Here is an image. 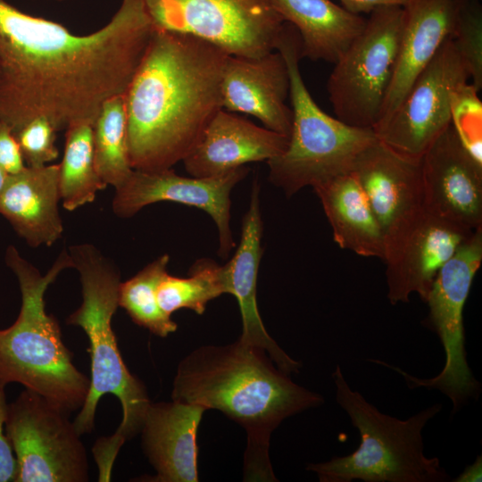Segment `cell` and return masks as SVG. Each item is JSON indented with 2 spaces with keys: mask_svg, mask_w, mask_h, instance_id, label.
Instances as JSON below:
<instances>
[{
  "mask_svg": "<svg viewBox=\"0 0 482 482\" xmlns=\"http://www.w3.org/2000/svg\"><path fill=\"white\" fill-rule=\"evenodd\" d=\"M69 253L73 268L79 274L82 302L66 323L85 331L91 362L88 394L73 423L81 436L90 433L101 397L111 394L120 401L122 408L120 425L112 436L99 438L92 450L98 467V480L110 481L120 449L140 433L152 402L145 386L127 368L112 327L119 307L120 270L91 244L72 245Z\"/></svg>",
  "mask_w": 482,
  "mask_h": 482,
  "instance_id": "4",
  "label": "cell"
},
{
  "mask_svg": "<svg viewBox=\"0 0 482 482\" xmlns=\"http://www.w3.org/2000/svg\"><path fill=\"white\" fill-rule=\"evenodd\" d=\"M46 1L62 2V1H66V0H46Z\"/></svg>",
  "mask_w": 482,
  "mask_h": 482,
  "instance_id": "37",
  "label": "cell"
},
{
  "mask_svg": "<svg viewBox=\"0 0 482 482\" xmlns=\"http://www.w3.org/2000/svg\"><path fill=\"white\" fill-rule=\"evenodd\" d=\"M249 172L242 166L206 178L183 177L172 169L153 171L134 170L115 188L112 209L120 218H129L151 204L170 201L204 210L214 220L219 235L218 253L227 258L235 246L230 230V193Z\"/></svg>",
  "mask_w": 482,
  "mask_h": 482,
  "instance_id": "14",
  "label": "cell"
},
{
  "mask_svg": "<svg viewBox=\"0 0 482 482\" xmlns=\"http://www.w3.org/2000/svg\"><path fill=\"white\" fill-rule=\"evenodd\" d=\"M266 351L240 342L206 345L179 364L171 399L216 409L247 433L245 478L275 481L269 459L271 432L287 418L324 403L295 383Z\"/></svg>",
  "mask_w": 482,
  "mask_h": 482,
  "instance_id": "3",
  "label": "cell"
},
{
  "mask_svg": "<svg viewBox=\"0 0 482 482\" xmlns=\"http://www.w3.org/2000/svg\"><path fill=\"white\" fill-rule=\"evenodd\" d=\"M157 29L198 37L231 56L276 50L286 24L272 0H144Z\"/></svg>",
  "mask_w": 482,
  "mask_h": 482,
  "instance_id": "10",
  "label": "cell"
},
{
  "mask_svg": "<svg viewBox=\"0 0 482 482\" xmlns=\"http://www.w3.org/2000/svg\"><path fill=\"white\" fill-rule=\"evenodd\" d=\"M4 388L5 386L0 384V482H15L17 461L5 433L8 403Z\"/></svg>",
  "mask_w": 482,
  "mask_h": 482,
  "instance_id": "32",
  "label": "cell"
},
{
  "mask_svg": "<svg viewBox=\"0 0 482 482\" xmlns=\"http://www.w3.org/2000/svg\"><path fill=\"white\" fill-rule=\"evenodd\" d=\"M341 6L347 12L361 15L370 13L377 8L384 6H403L408 0H339Z\"/></svg>",
  "mask_w": 482,
  "mask_h": 482,
  "instance_id": "34",
  "label": "cell"
},
{
  "mask_svg": "<svg viewBox=\"0 0 482 482\" xmlns=\"http://www.w3.org/2000/svg\"><path fill=\"white\" fill-rule=\"evenodd\" d=\"M168 254L159 256L124 282L119 288V307L123 308L133 322L151 333L165 337L178 328L170 316L160 307L157 287L168 272Z\"/></svg>",
  "mask_w": 482,
  "mask_h": 482,
  "instance_id": "28",
  "label": "cell"
},
{
  "mask_svg": "<svg viewBox=\"0 0 482 482\" xmlns=\"http://www.w3.org/2000/svg\"><path fill=\"white\" fill-rule=\"evenodd\" d=\"M4 262L17 278L21 306L15 321L0 329V384L19 383L71 413L85 403L90 379L73 364L44 298L58 275L73 268L71 254L62 250L46 274L12 245L6 248Z\"/></svg>",
  "mask_w": 482,
  "mask_h": 482,
  "instance_id": "5",
  "label": "cell"
},
{
  "mask_svg": "<svg viewBox=\"0 0 482 482\" xmlns=\"http://www.w3.org/2000/svg\"><path fill=\"white\" fill-rule=\"evenodd\" d=\"M69 412L25 388L8 404L5 433L17 461L15 482H87L88 461Z\"/></svg>",
  "mask_w": 482,
  "mask_h": 482,
  "instance_id": "11",
  "label": "cell"
},
{
  "mask_svg": "<svg viewBox=\"0 0 482 482\" xmlns=\"http://www.w3.org/2000/svg\"><path fill=\"white\" fill-rule=\"evenodd\" d=\"M464 59L471 83L482 88V4L481 0H460L452 37Z\"/></svg>",
  "mask_w": 482,
  "mask_h": 482,
  "instance_id": "30",
  "label": "cell"
},
{
  "mask_svg": "<svg viewBox=\"0 0 482 482\" xmlns=\"http://www.w3.org/2000/svg\"><path fill=\"white\" fill-rule=\"evenodd\" d=\"M59 201V164L26 166L7 176L0 194V214L30 247L51 246L63 233Z\"/></svg>",
  "mask_w": 482,
  "mask_h": 482,
  "instance_id": "22",
  "label": "cell"
},
{
  "mask_svg": "<svg viewBox=\"0 0 482 482\" xmlns=\"http://www.w3.org/2000/svg\"><path fill=\"white\" fill-rule=\"evenodd\" d=\"M155 29L144 0H121L83 36L0 0V122L13 134L38 117L57 131L94 126L103 104L125 94Z\"/></svg>",
  "mask_w": 482,
  "mask_h": 482,
  "instance_id": "1",
  "label": "cell"
},
{
  "mask_svg": "<svg viewBox=\"0 0 482 482\" xmlns=\"http://www.w3.org/2000/svg\"><path fill=\"white\" fill-rule=\"evenodd\" d=\"M0 168L7 174L13 175L26 168L20 145L12 129L0 122Z\"/></svg>",
  "mask_w": 482,
  "mask_h": 482,
  "instance_id": "33",
  "label": "cell"
},
{
  "mask_svg": "<svg viewBox=\"0 0 482 482\" xmlns=\"http://www.w3.org/2000/svg\"><path fill=\"white\" fill-rule=\"evenodd\" d=\"M351 172L379 224L386 262L425 209L420 159L403 155L377 139L359 154Z\"/></svg>",
  "mask_w": 482,
  "mask_h": 482,
  "instance_id": "13",
  "label": "cell"
},
{
  "mask_svg": "<svg viewBox=\"0 0 482 482\" xmlns=\"http://www.w3.org/2000/svg\"><path fill=\"white\" fill-rule=\"evenodd\" d=\"M289 91L288 68L278 51L255 58L228 56L220 80L222 109L252 115L263 127L289 137Z\"/></svg>",
  "mask_w": 482,
  "mask_h": 482,
  "instance_id": "16",
  "label": "cell"
},
{
  "mask_svg": "<svg viewBox=\"0 0 482 482\" xmlns=\"http://www.w3.org/2000/svg\"><path fill=\"white\" fill-rule=\"evenodd\" d=\"M229 54L191 35L155 29L125 94L133 170L171 169L221 106Z\"/></svg>",
  "mask_w": 482,
  "mask_h": 482,
  "instance_id": "2",
  "label": "cell"
},
{
  "mask_svg": "<svg viewBox=\"0 0 482 482\" xmlns=\"http://www.w3.org/2000/svg\"><path fill=\"white\" fill-rule=\"evenodd\" d=\"M276 50L288 68L293 123L286 150L267 164L269 180L290 197L350 172L359 154L378 138L373 129L347 125L319 107L303 79L301 38L290 23L286 22Z\"/></svg>",
  "mask_w": 482,
  "mask_h": 482,
  "instance_id": "7",
  "label": "cell"
},
{
  "mask_svg": "<svg viewBox=\"0 0 482 482\" xmlns=\"http://www.w3.org/2000/svg\"><path fill=\"white\" fill-rule=\"evenodd\" d=\"M424 208L470 229L482 228V164L450 125L420 158Z\"/></svg>",
  "mask_w": 482,
  "mask_h": 482,
  "instance_id": "15",
  "label": "cell"
},
{
  "mask_svg": "<svg viewBox=\"0 0 482 482\" xmlns=\"http://www.w3.org/2000/svg\"><path fill=\"white\" fill-rule=\"evenodd\" d=\"M205 411L171 400L151 403L140 430L142 448L156 475L149 481L196 482V435Z\"/></svg>",
  "mask_w": 482,
  "mask_h": 482,
  "instance_id": "19",
  "label": "cell"
},
{
  "mask_svg": "<svg viewBox=\"0 0 482 482\" xmlns=\"http://www.w3.org/2000/svg\"><path fill=\"white\" fill-rule=\"evenodd\" d=\"M470 79L468 66L452 37L416 78L392 114L373 129L394 151L420 159L450 125V92Z\"/></svg>",
  "mask_w": 482,
  "mask_h": 482,
  "instance_id": "12",
  "label": "cell"
},
{
  "mask_svg": "<svg viewBox=\"0 0 482 482\" xmlns=\"http://www.w3.org/2000/svg\"><path fill=\"white\" fill-rule=\"evenodd\" d=\"M260 187L253 181L251 201L242 219L241 237L234 256L225 264L230 294L239 305L242 332L239 341L259 347L268 353L273 362L285 373H298L302 364L282 350L270 337L261 319L256 299L257 275L262 247V220L260 212Z\"/></svg>",
  "mask_w": 482,
  "mask_h": 482,
  "instance_id": "21",
  "label": "cell"
},
{
  "mask_svg": "<svg viewBox=\"0 0 482 482\" xmlns=\"http://www.w3.org/2000/svg\"><path fill=\"white\" fill-rule=\"evenodd\" d=\"M481 262L482 228H478L441 267L428 295V322L437 334L445 351L442 370L433 378H420L394 367L409 388L436 389L445 395L453 403V413L480 394V383L467 361L463 310Z\"/></svg>",
  "mask_w": 482,
  "mask_h": 482,
  "instance_id": "9",
  "label": "cell"
},
{
  "mask_svg": "<svg viewBox=\"0 0 482 482\" xmlns=\"http://www.w3.org/2000/svg\"><path fill=\"white\" fill-rule=\"evenodd\" d=\"M230 291L226 265L202 259L193 264L187 278L166 272L157 287V300L161 309L170 316L179 309L203 314L211 300Z\"/></svg>",
  "mask_w": 482,
  "mask_h": 482,
  "instance_id": "27",
  "label": "cell"
},
{
  "mask_svg": "<svg viewBox=\"0 0 482 482\" xmlns=\"http://www.w3.org/2000/svg\"><path fill=\"white\" fill-rule=\"evenodd\" d=\"M473 232L424 209L398 249L385 262L390 303H408L413 293L426 302L441 267Z\"/></svg>",
  "mask_w": 482,
  "mask_h": 482,
  "instance_id": "17",
  "label": "cell"
},
{
  "mask_svg": "<svg viewBox=\"0 0 482 482\" xmlns=\"http://www.w3.org/2000/svg\"><path fill=\"white\" fill-rule=\"evenodd\" d=\"M482 456L478 455L472 464L468 465L453 482H476L482 479Z\"/></svg>",
  "mask_w": 482,
  "mask_h": 482,
  "instance_id": "35",
  "label": "cell"
},
{
  "mask_svg": "<svg viewBox=\"0 0 482 482\" xmlns=\"http://www.w3.org/2000/svg\"><path fill=\"white\" fill-rule=\"evenodd\" d=\"M312 188L339 247L384 260L386 249L379 224L353 173L333 177Z\"/></svg>",
  "mask_w": 482,
  "mask_h": 482,
  "instance_id": "23",
  "label": "cell"
},
{
  "mask_svg": "<svg viewBox=\"0 0 482 482\" xmlns=\"http://www.w3.org/2000/svg\"><path fill=\"white\" fill-rule=\"evenodd\" d=\"M472 83L462 82L450 92V123L462 145L482 164V102Z\"/></svg>",
  "mask_w": 482,
  "mask_h": 482,
  "instance_id": "29",
  "label": "cell"
},
{
  "mask_svg": "<svg viewBox=\"0 0 482 482\" xmlns=\"http://www.w3.org/2000/svg\"><path fill=\"white\" fill-rule=\"evenodd\" d=\"M7 176L8 175L0 168V194L4 186Z\"/></svg>",
  "mask_w": 482,
  "mask_h": 482,
  "instance_id": "36",
  "label": "cell"
},
{
  "mask_svg": "<svg viewBox=\"0 0 482 482\" xmlns=\"http://www.w3.org/2000/svg\"><path fill=\"white\" fill-rule=\"evenodd\" d=\"M336 401L361 437L352 453L310 463L320 482H446L451 477L437 457L424 453L422 431L443 409L434 403L405 420L381 412L353 390L337 365L332 373Z\"/></svg>",
  "mask_w": 482,
  "mask_h": 482,
  "instance_id": "6",
  "label": "cell"
},
{
  "mask_svg": "<svg viewBox=\"0 0 482 482\" xmlns=\"http://www.w3.org/2000/svg\"><path fill=\"white\" fill-rule=\"evenodd\" d=\"M460 0H408L395 71L378 121L399 105L442 44L453 37Z\"/></svg>",
  "mask_w": 482,
  "mask_h": 482,
  "instance_id": "20",
  "label": "cell"
},
{
  "mask_svg": "<svg viewBox=\"0 0 482 482\" xmlns=\"http://www.w3.org/2000/svg\"><path fill=\"white\" fill-rule=\"evenodd\" d=\"M56 132L53 124L43 117L31 120L14 136L20 145L26 166L42 167L58 158Z\"/></svg>",
  "mask_w": 482,
  "mask_h": 482,
  "instance_id": "31",
  "label": "cell"
},
{
  "mask_svg": "<svg viewBox=\"0 0 482 482\" xmlns=\"http://www.w3.org/2000/svg\"><path fill=\"white\" fill-rule=\"evenodd\" d=\"M106 187L95 166L93 125L77 123L68 127L59 163V189L63 208L72 212L90 204L96 194Z\"/></svg>",
  "mask_w": 482,
  "mask_h": 482,
  "instance_id": "25",
  "label": "cell"
},
{
  "mask_svg": "<svg viewBox=\"0 0 482 482\" xmlns=\"http://www.w3.org/2000/svg\"><path fill=\"white\" fill-rule=\"evenodd\" d=\"M94 161L101 179L114 188L134 170L128 146V124L124 95L107 99L93 126Z\"/></svg>",
  "mask_w": 482,
  "mask_h": 482,
  "instance_id": "26",
  "label": "cell"
},
{
  "mask_svg": "<svg viewBox=\"0 0 482 482\" xmlns=\"http://www.w3.org/2000/svg\"><path fill=\"white\" fill-rule=\"evenodd\" d=\"M283 20L301 38L302 58L335 63L363 29L366 18L331 0H272Z\"/></svg>",
  "mask_w": 482,
  "mask_h": 482,
  "instance_id": "24",
  "label": "cell"
},
{
  "mask_svg": "<svg viewBox=\"0 0 482 482\" xmlns=\"http://www.w3.org/2000/svg\"><path fill=\"white\" fill-rule=\"evenodd\" d=\"M403 26V6L375 9L334 63L327 91L335 115L347 125H377L395 71Z\"/></svg>",
  "mask_w": 482,
  "mask_h": 482,
  "instance_id": "8",
  "label": "cell"
},
{
  "mask_svg": "<svg viewBox=\"0 0 482 482\" xmlns=\"http://www.w3.org/2000/svg\"><path fill=\"white\" fill-rule=\"evenodd\" d=\"M288 139L285 135L220 109L182 162L193 177L217 176L249 162H267L278 156L286 150Z\"/></svg>",
  "mask_w": 482,
  "mask_h": 482,
  "instance_id": "18",
  "label": "cell"
}]
</instances>
